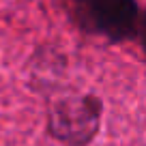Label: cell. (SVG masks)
Listing matches in <instances>:
<instances>
[{"label": "cell", "instance_id": "6da1fadb", "mask_svg": "<svg viewBox=\"0 0 146 146\" xmlns=\"http://www.w3.org/2000/svg\"><path fill=\"white\" fill-rule=\"evenodd\" d=\"M64 13L86 35L112 43L135 39L142 9L135 0H60Z\"/></svg>", "mask_w": 146, "mask_h": 146}, {"label": "cell", "instance_id": "3957f363", "mask_svg": "<svg viewBox=\"0 0 146 146\" xmlns=\"http://www.w3.org/2000/svg\"><path fill=\"white\" fill-rule=\"evenodd\" d=\"M135 39H137V43L142 45L144 54H146V9L142 11V15H140V26H137V35H135Z\"/></svg>", "mask_w": 146, "mask_h": 146}, {"label": "cell", "instance_id": "7a4b0ae2", "mask_svg": "<svg viewBox=\"0 0 146 146\" xmlns=\"http://www.w3.org/2000/svg\"><path fill=\"white\" fill-rule=\"evenodd\" d=\"M101 101L95 95H67L47 105V133L67 146H88L99 133Z\"/></svg>", "mask_w": 146, "mask_h": 146}]
</instances>
